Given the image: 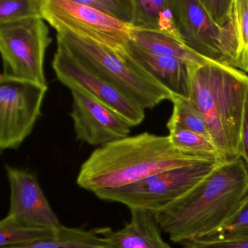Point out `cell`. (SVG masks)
Returning <instances> with one entry per match:
<instances>
[{
  "instance_id": "6da1fadb",
  "label": "cell",
  "mask_w": 248,
  "mask_h": 248,
  "mask_svg": "<svg viewBox=\"0 0 248 248\" xmlns=\"http://www.w3.org/2000/svg\"><path fill=\"white\" fill-rule=\"evenodd\" d=\"M248 196V166L242 157L220 162L155 218L173 243L204 239L220 229Z\"/></svg>"
},
{
  "instance_id": "7a4b0ae2",
  "label": "cell",
  "mask_w": 248,
  "mask_h": 248,
  "mask_svg": "<svg viewBox=\"0 0 248 248\" xmlns=\"http://www.w3.org/2000/svg\"><path fill=\"white\" fill-rule=\"evenodd\" d=\"M207 162L217 161L178 149L169 136L145 132L97 148L81 166L77 184L95 194L174 168Z\"/></svg>"
},
{
  "instance_id": "3957f363",
  "label": "cell",
  "mask_w": 248,
  "mask_h": 248,
  "mask_svg": "<svg viewBox=\"0 0 248 248\" xmlns=\"http://www.w3.org/2000/svg\"><path fill=\"white\" fill-rule=\"evenodd\" d=\"M188 99L207 124L225 161L241 157L248 75L225 63L188 64Z\"/></svg>"
},
{
  "instance_id": "277c9868",
  "label": "cell",
  "mask_w": 248,
  "mask_h": 248,
  "mask_svg": "<svg viewBox=\"0 0 248 248\" xmlns=\"http://www.w3.org/2000/svg\"><path fill=\"white\" fill-rule=\"evenodd\" d=\"M57 47L145 110L172 94L124 50H117L71 34H57Z\"/></svg>"
},
{
  "instance_id": "5b68a950",
  "label": "cell",
  "mask_w": 248,
  "mask_h": 248,
  "mask_svg": "<svg viewBox=\"0 0 248 248\" xmlns=\"http://www.w3.org/2000/svg\"><path fill=\"white\" fill-rule=\"evenodd\" d=\"M46 23L34 16L0 24L1 77L47 85L45 59L52 38Z\"/></svg>"
},
{
  "instance_id": "8992f818",
  "label": "cell",
  "mask_w": 248,
  "mask_h": 248,
  "mask_svg": "<svg viewBox=\"0 0 248 248\" xmlns=\"http://www.w3.org/2000/svg\"><path fill=\"white\" fill-rule=\"evenodd\" d=\"M220 162H207L164 171L136 183L95 193L104 201L155 213L173 202L205 178Z\"/></svg>"
},
{
  "instance_id": "52a82bcc",
  "label": "cell",
  "mask_w": 248,
  "mask_h": 248,
  "mask_svg": "<svg viewBox=\"0 0 248 248\" xmlns=\"http://www.w3.org/2000/svg\"><path fill=\"white\" fill-rule=\"evenodd\" d=\"M43 19L57 31L91 40L114 50L125 49L130 26L79 0H41Z\"/></svg>"
},
{
  "instance_id": "ba28073f",
  "label": "cell",
  "mask_w": 248,
  "mask_h": 248,
  "mask_svg": "<svg viewBox=\"0 0 248 248\" xmlns=\"http://www.w3.org/2000/svg\"><path fill=\"white\" fill-rule=\"evenodd\" d=\"M47 85L0 76V149L16 150L41 116Z\"/></svg>"
},
{
  "instance_id": "9c48e42d",
  "label": "cell",
  "mask_w": 248,
  "mask_h": 248,
  "mask_svg": "<svg viewBox=\"0 0 248 248\" xmlns=\"http://www.w3.org/2000/svg\"><path fill=\"white\" fill-rule=\"evenodd\" d=\"M52 67L58 79L71 91L91 95L127 120L132 127L139 125L144 120V108L59 47L56 49Z\"/></svg>"
},
{
  "instance_id": "30bf717a",
  "label": "cell",
  "mask_w": 248,
  "mask_h": 248,
  "mask_svg": "<svg viewBox=\"0 0 248 248\" xmlns=\"http://www.w3.org/2000/svg\"><path fill=\"white\" fill-rule=\"evenodd\" d=\"M70 117L76 139L101 146L128 137L132 126L115 111L85 93L72 91Z\"/></svg>"
},
{
  "instance_id": "8fae6325",
  "label": "cell",
  "mask_w": 248,
  "mask_h": 248,
  "mask_svg": "<svg viewBox=\"0 0 248 248\" xmlns=\"http://www.w3.org/2000/svg\"><path fill=\"white\" fill-rule=\"evenodd\" d=\"M10 186L7 216L29 226L59 229L63 226L46 198L37 175L27 170L5 166Z\"/></svg>"
},
{
  "instance_id": "7c38bea8",
  "label": "cell",
  "mask_w": 248,
  "mask_h": 248,
  "mask_svg": "<svg viewBox=\"0 0 248 248\" xmlns=\"http://www.w3.org/2000/svg\"><path fill=\"white\" fill-rule=\"evenodd\" d=\"M170 4L181 41L200 56L225 63L220 50V29L212 22L200 0H170Z\"/></svg>"
},
{
  "instance_id": "4fadbf2b",
  "label": "cell",
  "mask_w": 248,
  "mask_h": 248,
  "mask_svg": "<svg viewBox=\"0 0 248 248\" xmlns=\"http://www.w3.org/2000/svg\"><path fill=\"white\" fill-rule=\"evenodd\" d=\"M131 218L123 229H98L99 248H173L162 236V230L152 212L132 209Z\"/></svg>"
},
{
  "instance_id": "5bb4252c",
  "label": "cell",
  "mask_w": 248,
  "mask_h": 248,
  "mask_svg": "<svg viewBox=\"0 0 248 248\" xmlns=\"http://www.w3.org/2000/svg\"><path fill=\"white\" fill-rule=\"evenodd\" d=\"M125 49L135 61L169 90L172 95L188 98V63L179 59L154 54L142 50L130 40L126 45Z\"/></svg>"
},
{
  "instance_id": "9a60e30c",
  "label": "cell",
  "mask_w": 248,
  "mask_h": 248,
  "mask_svg": "<svg viewBox=\"0 0 248 248\" xmlns=\"http://www.w3.org/2000/svg\"><path fill=\"white\" fill-rule=\"evenodd\" d=\"M220 50L227 65L248 72V0H233L230 18L219 30Z\"/></svg>"
},
{
  "instance_id": "2e32d148",
  "label": "cell",
  "mask_w": 248,
  "mask_h": 248,
  "mask_svg": "<svg viewBox=\"0 0 248 248\" xmlns=\"http://www.w3.org/2000/svg\"><path fill=\"white\" fill-rule=\"evenodd\" d=\"M130 40L142 50L154 54L179 59L188 64L222 63L200 56L186 46L180 39L159 30L130 26Z\"/></svg>"
},
{
  "instance_id": "e0dca14e",
  "label": "cell",
  "mask_w": 248,
  "mask_h": 248,
  "mask_svg": "<svg viewBox=\"0 0 248 248\" xmlns=\"http://www.w3.org/2000/svg\"><path fill=\"white\" fill-rule=\"evenodd\" d=\"M60 229L29 226L6 216L0 221V248L29 245L52 239L57 236Z\"/></svg>"
},
{
  "instance_id": "ac0fdd59",
  "label": "cell",
  "mask_w": 248,
  "mask_h": 248,
  "mask_svg": "<svg viewBox=\"0 0 248 248\" xmlns=\"http://www.w3.org/2000/svg\"><path fill=\"white\" fill-rule=\"evenodd\" d=\"M101 236L97 230L63 226L56 237L29 245L0 248H99Z\"/></svg>"
},
{
  "instance_id": "d6986e66",
  "label": "cell",
  "mask_w": 248,
  "mask_h": 248,
  "mask_svg": "<svg viewBox=\"0 0 248 248\" xmlns=\"http://www.w3.org/2000/svg\"><path fill=\"white\" fill-rule=\"evenodd\" d=\"M171 101L173 108L167 123L169 132L175 130H188L213 140L204 119L188 98L172 95Z\"/></svg>"
},
{
  "instance_id": "ffe728a7",
  "label": "cell",
  "mask_w": 248,
  "mask_h": 248,
  "mask_svg": "<svg viewBox=\"0 0 248 248\" xmlns=\"http://www.w3.org/2000/svg\"><path fill=\"white\" fill-rule=\"evenodd\" d=\"M169 137L174 146L181 150L219 162H226L214 142L202 135L188 130H175L169 132Z\"/></svg>"
},
{
  "instance_id": "44dd1931",
  "label": "cell",
  "mask_w": 248,
  "mask_h": 248,
  "mask_svg": "<svg viewBox=\"0 0 248 248\" xmlns=\"http://www.w3.org/2000/svg\"><path fill=\"white\" fill-rule=\"evenodd\" d=\"M248 238V196L232 217L214 233L204 239H236Z\"/></svg>"
},
{
  "instance_id": "7402d4cb",
  "label": "cell",
  "mask_w": 248,
  "mask_h": 248,
  "mask_svg": "<svg viewBox=\"0 0 248 248\" xmlns=\"http://www.w3.org/2000/svg\"><path fill=\"white\" fill-rule=\"evenodd\" d=\"M134 18L132 27L157 30L161 13L168 0H133Z\"/></svg>"
},
{
  "instance_id": "603a6c76",
  "label": "cell",
  "mask_w": 248,
  "mask_h": 248,
  "mask_svg": "<svg viewBox=\"0 0 248 248\" xmlns=\"http://www.w3.org/2000/svg\"><path fill=\"white\" fill-rule=\"evenodd\" d=\"M41 0H1L0 24L42 16Z\"/></svg>"
},
{
  "instance_id": "cb8c5ba5",
  "label": "cell",
  "mask_w": 248,
  "mask_h": 248,
  "mask_svg": "<svg viewBox=\"0 0 248 248\" xmlns=\"http://www.w3.org/2000/svg\"><path fill=\"white\" fill-rule=\"evenodd\" d=\"M123 24L131 26L134 18L133 0H79Z\"/></svg>"
},
{
  "instance_id": "d4e9b609",
  "label": "cell",
  "mask_w": 248,
  "mask_h": 248,
  "mask_svg": "<svg viewBox=\"0 0 248 248\" xmlns=\"http://www.w3.org/2000/svg\"><path fill=\"white\" fill-rule=\"evenodd\" d=\"M200 2L217 28L226 25L230 18L233 0H200Z\"/></svg>"
},
{
  "instance_id": "484cf974",
  "label": "cell",
  "mask_w": 248,
  "mask_h": 248,
  "mask_svg": "<svg viewBox=\"0 0 248 248\" xmlns=\"http://www.w3.org/2000/svg\"><path fill=\"white\" fill-rule=\"evenodd\" d=\"M183 248H248V238L236 239H202L182 244Z\"/></svg>"
},
{
  "instance_id": "4316f807",
  "label": "cell",
  "mask_w": 248,
  "mask_h": 248,
  "mask_svg": "<svg viewBox=\"0 0 248 248\" xmlns=\"http://www.w3.org/2000/svg\"><path fill=\"white\" fill-rule=\"evenodd\" d=\"M157 30L170 34L181 40L178 28H177L175 16L171 7L170 0H168V5L161 13L159 22H158Z\"/></svg>"
},
{
  "instance_id": "83f0119b",
  "label": "cell",
  "mask_w": 248,
  "mask_h": 248,
  "mask_svg": "<svg viewBox=\"0 0 248 248\" xmlns=\"http://www.w3.org/2000/svg\"><path fill=\"white\" fill-rule=\"evenodd\" d=\"M241 157L248 166V92L244 108L242 120V131H241Z\"/></svg>"
}]
</instances>
